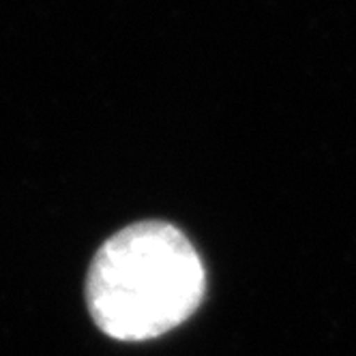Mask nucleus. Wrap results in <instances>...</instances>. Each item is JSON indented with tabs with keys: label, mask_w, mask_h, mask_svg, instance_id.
<instances>
[{
	"label": "nucleus",
	"mask_w": 356,
	"mask_h": 356,
	"mask_svg": "<svg viewBox=\"0 0 356 356\" xmlns=\"http://www.w3.org/2000/svg\"><path fill=\"white\" fill-rule=\"evenodd\" d=\"M207 275L189 238L165 221L122 227L95 253L86 298L95 324L118 341L181 326L204 298Z\"/></svg>",
	"instance_id": "nucleus-1"
}]
</instances>
